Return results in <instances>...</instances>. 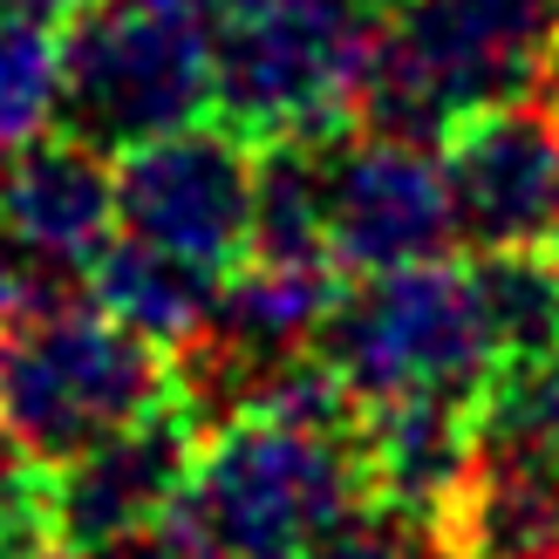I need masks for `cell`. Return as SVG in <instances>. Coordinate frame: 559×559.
Wrapping results in <instances>:
<instances>
[{
  "label": "cell",
  "instance_id": "obj_25",
  "mask_svg": "<svg viewBox=\"0 0 559 559\" xmlns=\"http://www.w3.org/2000/svg\"><path fill=\"white\" fill-rule=\"evenodd\" d=\"M376 8H382V0H376Z\"/></svg>",
  "mask_w": 559,
  "mask_h": 559
},
{
  "label": "cell",
  "instance_id": "obj_9",
  "mask_svg": "<svg viewBox=\"0 0 559 559\" xmlns=\"http://www.w3.org/2000/svg\"><path fill=\"white\" fill-rule=\"evenodd\" d=\"M328 260L334 273H382L443 260L457 246V212L443 185V157L430 144L403 136H361V144H328Z\"/></svg>",
  "mask_w": 559,
  "mask_h": 559
},
{
  "label": "cell",
  "instance_id": "obj_11",
  "mask_svg": "<svg viewBox=\"0 0 559 559\" xmlns=\"http://www.w3.org/2000/svg\"><path fill=\"white\" fill-rule=\"evenodd\" d=\"M348 451L361 471V491L376 506H396L424 525L464 498L478 471V403L471 396H382L355 403Z\"/></svg>",
  "mask_w": 559,
  "mask_h": 559
},
{
  "label": "cell",
  "instance_id": "obj_21",
  "mask_svg": "<svg viewBox=\"0 0 559 559\" xmlns=\"http://www.w3.org/2000/svg\"><path fill=\"white\" fill-rule=\"evenodd\" d=\"M90 0H0V14L8 21H35V27H69Z\"/></svg>",
  "mask_w": 559,
  "mask_h": 559
},
{
  "label": "cell",
  "instance_id": "obj_1",
  "mask_svg": "<svg viewBox=\"0 0 559 559\" xmlns=\"http://www.w3.org/2000/svg\"><path fill=\"white\" fill-rule=\"evenodd\" d=\"M559 69V0H389L355 82V123L443 144L491 103H525Z\"/></svg>",
  "mask_w": 559,
  "mask_h": 559
},
{
  "label": "cell",
  "instance_id": "obj_7",
  "mask_svg": "<svg viewBox=\"0 0 559 559\" xmlns=\"http://www.w3.org/2000/svg\"><path fill=\"white\" fill-rule=\"evenodd\" d=\"M253 157L233 123H185L117 151V233L226 273L253 233Z\"/></svg>",
  "mask_w": 559,
  "mask_h": 559
},
{
  "label": "cell",
  "instance_id": "obj_24",
  "mask_svg": "<svg viewBox=\"0 0 559 559\" xmlns=\"http://www.w3.org/2000/svg\"><path fill=\"white\" fill-rule=\"evenodd\" d=\"M0 355H8V321H0Z\"/></svg>",
  "mask_w": 559,
  "mask_h": 559
},
{
  "label": "cell",
  "instance_id": "obj_3",
  "mask_svg": "<svg viewBox=\"0 0 559 559\" xmlns=\"http://www.w3.org/2000/svg\"><path fill=\"white\" fill-rule=\"evenodd\" d=\"M376 0H239L212 21V109L246 144H334L376 41Z\"/></svg>",
  "mask_w": 559,
  "mask_h": 559
},
{
  "label": "cell",
  "instance_id": "obj_6",
  "mask_svg": "<svg viewBox=\"0 0 559 559\" xmlns=\"http://www.w3.org/2000/svg\"><path fill=\"white\" fill-rule=\"evenodd\" d=\"M157 396H171V355L109 321L96 300L14 328L0 355V424L27 443L35 464L90 451Z\"/></svg>",
  "mask_w": 559,
  "mask_h": 559
},
{
  "label": "cell",
  "instance_id": "obj_12",
  "mask_svg": "<svg viewBox=\"0 0 559 559\" xmlns=\"http://www.w3.org/2000/svg\"><path fill=\"white\" fill-rule=\"evenodd\" d=\"M109 233H117V164L96 144L41 130L35 144L0 157V239L90 273Z\"/></svg>",
  "mask_w": 559,
  "mask_h": 559
},
{
  "label": "cell",
  "instance_id": "obj_23",
  "mask_svg": "<svg viewBox=\"0 0 559 559\" xmlns=\"http://www.w3.org/2000/svg\"><path fill=\"white\" fill-rule=\"evenodd\" d=\"M539 96H546V117H552V123H559V69H552V75H546V90H539Z\"/></svg>",
  "mask_w": 559,
  "mask_h": 559
},
{
  "label": "cell",
  "instance_id": "obj_10",
  "mask_svg": "<svg viewBox=\"0 0 559 559\" xmlns=\"http://www.w3.org/2000/svg\"><path fill=\"white\" fill-rule=\"evenodd\" d=\"M457 239L471 253L491 246H552L559 239V123L533 103L471 109L443 136Z\"/></svg>",
  "mask_w": 559,
  "mask_h": 559
},
{
  "label": "cell",
  "instance_id": "obj_19",
  "mask_svg": "<svg viewBox=\"0 0 559 559\" xmlns=\"http://www.w3.org/2000/svg\"><path fill=\"white\" fill-rule=\"evenodd\" d=\"M69 559H191V552L178 546L171 525H151V533H123V539L90 546V552H69Z\"/></svg>",
  "mask_w": 559,
  "mask_h": 559
},
{
  "label": "cell",
  "instance_id": "obj_18",
  "mask_svg": "<svg viewBox=\"0 0 559 559\" xmlns=\"http://www.w3.org/2000/svg\"><path fill=\"white\" fill-rule=\"evenodd\" d=\"M41 485H48V464H35V457H27V443L0 424V525L41 519Z\"/></svg>",
  "mask_w": 559,
  "mask_h": 559
},
{
  "label": "cell",
  "instance_id": "obj_14",
  "mask_svg": "<svg viewBox=\"0 0 559 559\" xmlns=\"http://www.w3.org/2000/svg\"><path fill=\"white\" fill-rule=\"evenodd\" d=\"M212 294H218L212 266L178 260V253H164L151 239H130V233H109L103 253L90 260V300L109 321H123L130 334L157 342L164 355L185 348L191 334L205 328Z\"/></svg>",
  "mask_w": 559,
  "mask_h": 559
},
{
  "label": "cell",
  "instance_id": "obj_16",
  "mask_svg": "<svg viewBox=\"0 0 559 559\" xmlns=\"http://www.w3.org/2000/svg\"><path fill=\"white\" fill-rule=\"evenodd\" d=\"M55 90H62V48L55 27L0 14V157L55 130Z\"/></svg>",
  "mask_w": 559,
  "mask_h": 559
},
{
  "label": "cell",
  "instance_id": "obj_22",
  "mask_svg": "<svg viewBox=\"0 0 559 559\" xmlns=\"http://www.w3.org/2000/svg\"><path fill=\"white\" fill-rule=\"evenodd\" d=\"M144 8H178V14H199V21H218V14H233L239 0H144Z\"/></svg>",
  "mask_w": 559,
  "mask_h": 559
},
{
  "label": "cell",
  "instance_id": "obj_20",
  "mask_svg": "<svg viewBox=\"0 0 559 559\" xmlns=\"http://www.w3.org/2000/svg\"><path fill=\"white\" fill-rule=\"evenodd\" d=\"M0 559H69V552L55 546L41 519H14V525H0Z\"/></svg>",
  "mask_w": 559,
  "mask_h": 559
},
{
  "label": "cell",
  "instance_id": "obj_2",
  "mask_svg": "<svg viewBox=\"0 0 559 559\" xmlns=\"http://www.w3.org/2000/svg\"><path fill=\"white\" fill-rule=\"evenodd\" d=\"M361 498L348 437L253 403L205 430L164 525L191 559H300Z\"/></svg>",
  "mask_w": 559,
  "mask_h": 559
},
{
  "label": "cell",
  "instance_id": "obj_5",
  "mask_svg": "<svg viewBox=\"0 0 559 559\" xmlns=\"http://www.w3.org/2000/svg\"><path fill=\"white\" fill-rule=\"evenodd\" d=\"M55 123L103 157L212 117V21L144 0L82 8L62 35Z\"/></svg>",
  "mask_w": 559,
  "mask_h": 559
},
{
  "label": "cell",
  "instance_id": "obj_13",
  "mask_svg": "<svg viewBox=\"0 0 559 559\" xmlns=\"http://www.w3.org/2000/svg\"><path fill=\"white\" fill-rule=\"evenodd\" d=\"M334 294H342V280H334L328 260H233L218 273L212 314L199 334L266 389L287 361L314 355V334Z\"/></svg>",
  "mask_w": 559,
  "mask_h": 559
},
{
  "label": "cell",
  "instance_id": "obj_4",
  "mask_svg": "<svg viewBox=\"0 0 559 559\" xmlns=\"http://www.w3.org/2000/svg\"><path fill=\"white\" fill-rule=\"evenodd\" d=\"M314 361L348 389L355 403L382 396H485L498 376V348L485 328L471 266L416 260L355 273V287L334 294L314 334Z\"/></svg>",
  "mask_w": 559,
  "mask_h": 559
},
{
  "label": "cell",
  "instance_id": "obj_8",
  "mask_svg": "<svg viewBox=\"0 0 559 559\" xmlns=\"http://www.w3.org/2000/svg\"><path fill=\"white\" fill-rule=\"evenodd\" d=\"M199 443H205V424L171 389L151 409H136L130 424L96 437L90 451L48 464L41 525L55 533L62 552H90L123 533H151V525L171 519L191 464H199Z\"/></svg>",
  "mask_w": 559,
  "mask_h": 559
},
{
  "label": "cell",
  "instance_id": "obj_17",
  "mask_svg": "<svg viewBox=\"0 0 559 559\" xmlns=\"http://www.w3.org/2000/svg\"><path fill=\"white\" fill-rule=\"evenodd\" d=\"M300 559H443V546H437V525L361 498V506H348Z\"/></svg>",
  "mask_w": 559,
  "mask_h": 559
},
{
  "label": "cell",
  "instance_id": "obj_15",
  "mask_svg": "<svg viewBox=\"0 0 559 559\" xmlns=\"http://www.w3.org/2000/svg\"><path fill=\"white\" fill-rule=\"evenodd\" d=\"M498 369L559 355V253L552 246H491L471 260Z\"/></svg>",
  "mask_w": 559,
  "mask_h": 559
}]
</instances>
